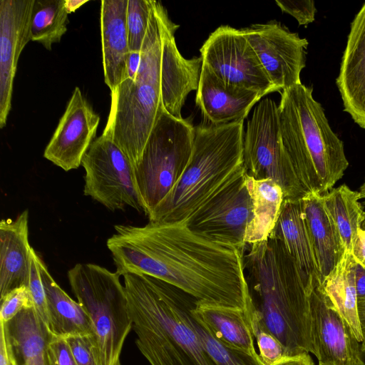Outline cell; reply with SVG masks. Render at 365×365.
Returning a JSON list of instances; mask_svg holds the SVG:
<instances>
[{"mask_svg":"<svg viewBox=\"0 0 365 365\" xmlns=\"http://www.w3.org/2000/svg\"><path fill=\"white\" fill-rule=\"evenodd\" d=\"M114 229L106 245L120 276L150 275L200 302L246 311L252 307L244 250L197 235L185 223L149 221Z\"/></svg>","mask_w":365,"mask_h":365,"instance_id":"6da1fadb","label":"cell"},{"mask_svg":"<svg viewBox=\"0 0 365 365\" xmlns=\"http://www.w3.org/2000/svg\"><path fill=\"white\" fill-rule=\"evenodd\" d=\"M123 278L135 344L150 365H217L195 328V299L145 274Z\"/></svg>","mask_w":365,"mask_h":365,"instance_id":"7a4b0ae2","label":"cell"},{"mask_svg":"<svg viewBox=\"0 0 365 365\" xmlns=\"http://www.w3.org/2000/svg\"><path fill=\"white\" fill-rule=\"evenodd\" d=\"M250 246L244 260L255 293L252 317L281 342L288 356L315 355L309 297L294 259L273 235Z\"/></svg>","mask_w":365,"mask_h":365,"instance_id":"3957f363","label":"cell"},{"mask_svg":"<svg viewBox=\"0 0 365 365\" xmlns=\"http://www.w3.org/2000/svg\"><path fill=\"white\" fill-rule=\"evenodd\" d=\"M278 111L283 149L300 187L306 195H322L349 166L343 141L314 98L312 87L301 83L283 90Z\"/></svg>","mask_w":365,"mask_h":365,"instance_id":"277c9868","label":"cell"},{"mask_svg":"<svg viewBox=\"0 0 365 365\" xmlns=\"http://www.w3.org/2000/svg\"><path fill=\"white\" fill-rule=\"evenodd\" d=\"M244 120L195 127L189 161L149 221L185 223L244 167Z\"/></svg>","mask_w":365,"mask_h":365,"instance_id":"5b68a950","label":"cell"},{"mask_svg":"<svg viewBox=\"0 0 365 365\" xmlns=\"http://www.w3.org/2000/svg\"><path fill=\"white\" fill-rule=\"evenodd\" d=\"M161 49L160 25L153 0L138 71L134 80L127 78L110 91V110L102 133L120 147L133 168L164 110L160 89Z\"/></svg>","mask_w":365,"mask_h":365,"instance_id":"8992f818","label":"cell"},{"mask_svg":"<svg viewBox=\"0 0 365 365\" xmlns=\"http://www.w3.org/2000/svg\"><path fill=\"white\" fill-rule=\"evenodd\" d=\"M120 275L100 265L78 263L68 272L71 288L87 314L98 365H120L125 340L132 329Z\"/></svg>","mask_w":365,"mask_h":365,"instance_id":"52a82bcc","label":"cell"},{"mask_svg":"<svg viewBox=\"0 0 365 365\" xmlns=\"http://www.w3.org/2000/svg\"><path fill=\"white\" fill-rule=\"evenodd\" d=\"M194 137L195 127L188 121L162 111L134 167L140 205L148 217L182 175Z\"/></svg>","mask_w":365,"mask_h":365,"instance_id":"ba28073f","label":"cell"},{"mask_svg":"<svg viewBox=\"0 0 365 365\" xmlns=\"http://www.w3.org/2000/svg\"><path fill=\"white\" fill-rule=\"evenodd\" d=\"M243 164L254 178H269L277 182L284 190V199L300 200L306 196L284 151L278 106L272 98L261 99L247 121Z\"/></svg>","mask_w":365,"mask_h":365,"instance_id":"9c48e42d","label":"cell"},{"mask_svg":"<svg viewBox=\"0 0 365 365\" xmlns=\"http://www.w3.org/2000/svg\"><path fill=\"white\" fill-rule=\"evenodd\" d=\"M83 193L111 211L131 207L142 212L134 168L120 147L103 134L94 140L82 160Z\"/></svg>","mask_w":365,"mask_h":365,"instance_id":"30bf717a","label":"cell"},{"mask_svg":"<svg viewBox=\"0 0 365 365\" xmlns=\"http://www.w3.org/2000/svg\"><path fill=\"white\" fill-rule=\"evenodd\" d=\"M202 65L226 84L264 96L277 91L242 29L220 26L200 49Z\"/></svg>","mask_w":365,"mask_h":365,"instance_id":"8fae6325","label":"cell"},{"mask_svg":"<svg viewBox=\"0 0 365 365\" xmlns=\"http://www.w3.org/2000/svg\"><path fill=\"white\" fill-rule=\"evenodd\" d=\"M247 174L243 167L187 220V226L210 240L244 250L252 210Z\"/></svg>","mask_w":365,"mask_h":365,"instance_id":"7c38bea8","label":"cell"},{"mask_svg":"<svg viewBox=\"0 0 365 365\" xmlns=\"http://www.w3.org/2000/svg\"><path fill=\"white\" fill-rule=\"evenodd\" d=\"M277 91L301 83L309 42L277 21L242 29Z\"/></svg>","mask_w":365,"mask_h":365,"instance_id":"4fadbf2b","label":"cell"},{"mask_svg":"<svg viewBox=\"0 0 365 365\" xmlns=\"http://www.w3.org/2000/svg\"><path fill=\"white\" fill-rule=\"evenodd\" d=\"M315 356L326 365H365L359 341L322 284L308 294Z\"/></svg>","mask_w":365,"mask_h":365,"instance_id":"5bb4252c","label":"cell"},{"mask_svg":"<svg viewBox=\"0 0 365 365\" xmlns=\"http://www.w3.org/2000/svg\"><path fill=\"white\" fill-rule=\"evenodd\" d=\"M161 31L160 89L164 110L174 118H182L181 110L190 91L199 85L202 58H184L178 49L175 33L179 25L173 23L165 8L155 1Z\"/></svg>","mask_w":365,"mask_h":365,"instance_id":"9a60e30c","label":"cell"},{"mask_svg":"<svg viewBox=\"0 0 365 365\" xmlns=\"http://www.w3.org/2000/svg\"><path fill=\"white\" fill-rule=\"evenodd\" d=\"M99 122L100 116L76 87L43 157L65 171L77 169L93 142Z\"/></svg>","mask_w":365,"mask_h":365,"instance_id":"2e32d148","label":"cell"},{"mask_svg":"<svg viewBox=\"0 0 365 365\" xmlns=\"http://www.w3.org/2000/svg\"><path fill=\"white\" fill-rule=\"evenodd\" d=\"M34 0L0 1V128L11 108L18 61L31 41L30 22Z\"/></svg>","mask_w":365,"mask_h":365,"instance_id":"e0dca14e","label":"cell"},{"mask_svg":"<svg viewBox=\"0 0 365 365\" xmlns=\"http://www.w3.org/2000/svg\"><path fill=\"white\" fill-rule=\"evenodd\" d=\"M336 83L344 110L365 129V2L350 24Z\"/></svg>","mask_w":365,"mask_h":365,"instance_id":"ac0fdd59","label":"cell"},{"mask_svg":"<svg viewBox=\"0 0 365 365\" xmlns=\"http://www.w3.org/2000/svg\"><path fill=\"white\" fill-rule=\"evenodd\" d=\"M196 91L195 103L203 123L213 125L244 120L262 98L257 92L225 83L203 65Z\"/></svg>","mask_w":365,"mask_h":365,"instance_id":"d6986e66","label":"cell"},{"mask_svg":"<svg viewBox=\"0 0 365 365\" xmlns=\"http://www.w3.org/2000/svg\"><path fill=\"white\" fill-rule=\"evenodd\" d=\"M101 34L104 81L110 91L128 78L130 52L127 29L128 0H102Z\"/></svg>","mask_w":365,"mask_h":365,"instance_id":"ffe728a7","label":"cell"},{"mask_svg":"<svg viewBox=\"0 0 365 365\" xmlns=\"http://www.w3.org/2000/svg\"><path fill=\"white\" fill-rule=\"evenodd\" d=\"M33 247L29 240V211L0 222V298L29 282Z\"/></svg>","mask_w":365,"mask_h":365,"instance_id":"44dd1931","label":"cell"},{"mask_svg":"<svg viewBox=\"0 0 365 365\" xmlns=\"http://www.w3.org/2000/svg\"><path fill=\"white\" fill-rule=\"evenodd\" d=\"M271 235L279 238L294 259L307 294L322 284L304 216L302 199H284Z\"/></svg>","mask_w":365,"mask_h":365,"instance_id":"7402d4cb","label":"cell"},{"mask_svg":"<svg viewBox=\"0 0 365 365\" xmlns=\"http://www.w3.org/2000/svg\"><path fill=\"white\" fill-rule=\"evenodd\" d=\"M304 216L322 283L345 252L339 232L327 212L323 195L309 193L302 199Z\"/></svg>","mask_w":365,"mask_h":365,"instance_id":"603a6c76","label":"cell"},{"mask_svg":"<svg viewBox=\"0 0 365 365\" xmlns=\"http://www.w3.org/2000/svg\"><path fill=\"white\" fill-rule=\"evenodd\" d=\"M4 325L16 365H50L48 345L53 335L34 307L22 310Z\"/></svg>","mask_w":365,"mask_h":365,"instance_id":"cb8c5ba5","label":"cell"},{"mask_svg":"<svg viewBox=\"0 0 365 365\" xmlns=\"http://www.w3.org/2000/svg\"><path fill=\"white\" fill-rule=\"evenodd\" d=\"M252 309L247 312L240 308L197 301L192 313L215 338L227 346L259 357L251 324Z\"/></svg>","mask_w":365,"mask_h":365,"instance_id":"d4e9b609","label":"cell"},{"mask_svg":"<svg viewBox=\"0 0 365 365\" xmlns=\"http://www.w3.org/2000/svg\"><path fill=\"white\" fill-rule=\"evenodd\" d=\"M39 268L46 293L51 334L64 339L73 336L91 337V324L83 307L57 284L41 257Z\"/></svg>","mask_w":365,"mask_h":365,"instance_id":"484cf974","label":"cell"},{"mask_svg":"<svg viewBox=\"0 0 365 365\" xmlns=\"http://www.w3.org/2000/svg\"><path fill=\"white\" fill-rule=\"evenodd\" d=\"M246 185L252 202V217L247 224L245 245L267 240L277 224L284 200L282 187L269 178L255 179L247 174Z\"/></svg>","mask_w":365,"mask_h":365,"instance_id":"4316f807","label":"cell"},{"mask_svg":"<svg viewBox=\"0 0 365 365\" xmlns=\"http://www.w3.org/2000/svg\"><path fill=\"white\" fill-rule=\"evenodd\" d=\"M356 260L345 250L342 258L322 283L324 292L335 308L351 327L354 334L361 343L362 338L357 312V294L354 268Z\"/></svg>","mask_w":365,"mask_h":365,"instance_id":"83f0119b","label":"cell"},{"mask_svg":"<svg viewBox=\"0 0 365 365\" xmlns=\"http://www.w3.org/2000/svg\"><path fill=\"white\" fill-rule=\"evenodd\" d=\"M359 192L343 185L323 195L324 207L332 220L344 249L352 254L365 212Z\"/></svg>","mask_w":365,"mask_h":365,"instance_id":"f1b7e54d","label":"cell"},{"mask_svg":"<svg viewBox=\"0 0 365 365\" xmlns=\"http://www.w3.org/2000/svg\"><path fill=\"white\" fill-rule=\"evenodd\" d=\"M68 13L65 0H34L30 22L31 41L48 51L67 31Z\"/></svg>","mask_w":365,"mask_h":365,"instance_id":"f546056e","label":"cell"},{"mask_svg":"<svg viewBox=\"0 0 365 365\" xmlns=\"http://www.w3.org/2000/svg\"><path fill=\"white\" fill-rule=\"evenodd\" d=\"M192 316L205 350L217 365H264L259 356H251L223 344L212 334L200 320Z\"/></svg>","mask_w":365,"mask_h":365,"instance_id":"4dcf8cb0","label":"cell"},{"mask_svg":"<svg viewBox=\"0 0 365 365\" xmlns=\"http://www.w3.org/2000/svg\"><path fill=\"white\" fill-rule=\"evenodd\" d=\"M153 8V0H128L127 29L130 51H141Z\"/></svg>","mask_w":365,"mask_h":365,"instance_id":"1f68e13d","label":"cell"},{"mask_svg":"<svg viewBox=\"0 0 365 365\" xmlns=\"http://www.w3.org/2000/svg\"><path fill=\"white\" fill-rule=\"evenodd\" d=\"M251 324L258 346V354L264 365H274L288 356L284 347L274 336L264 329L253 318H251Z\"/></svg>","mask_w":365,"mask_h":365,"instance_id":"d6a6232c","label":"cell"},{"mask_svg":"<svg viewBox=\"0 0 365 365\" xmlns=\"http://www.w3.org/2000/svg\"><path fill=\"white\" fill-rule=\"evenodd\" d=\"M39 259L40 257L33 249L28 287L32 297L34 308L49 330L47 302L44 286L40 273Z\"/></svg>","mask_w":365,"mask_h":365,"instance_id":"836d02e7","label":"cell"},{"mask_svg":"<svg viewBox=\"0 0 365 365\" xmlns=\"http://www.w3.org/2000/svg\"><path fill=\"white\" fill-rule=\"evenodd\" d=\"M1 299L0 319L6 323L22 310L34 307L32 297L27 286L15 288Z\"/></svg>","mask_w":365,"mask_h":365,"instance_id":"e575fe53","label":"cell"},{"mask_svg":"<svg viewBox=\"0 0 365 365\" xmlns=\"http://www.w3.org/2000/svg\"><path fill=\"white\" fill-rule=\"evenodd\" d=\"M280 9L292 16L299 25L307 26L315 20L317 8L312 0H276Z\"/></svg>","mask_w":365,"mask_h":365,"instance_id":"d590c367","label":"cell"},{"mask_svg":"<svg viewBox=\"0 0 365 365\" xmlns=\"http://www.w3.org/2000/svg\"><path fill=\"white\" fill-rule=\"evenodd\" d=\"M76 365H98L89 336H73L66 339Z\"/></svg>","mask_w":365,"mask_h":365,"instance_id":"8d00e7d4","label":"cell"},{"mask_svg":"<svg viewBox=\"0 0 365 365\" xmlns=\"http://www.w3.org/2000/svg\"><path fill=\"white\" fill-rule=\"evenodd\" d=\"M50 365H76L66 339L53 336L48 345Z\"/></svg>","mask_w":365,"mask_h":365,"instance_id":"74e56055","label":"cell"},{"mask_svg":"<svg viewBox=\"0 0 365 365\" xmlns=\"http://www.w3.org/2000/svg\"><path fill=\"white\" fill-rule=\"evenodd\" d=\"M0 365H16L7 348L4 322L1 320H0Z\"/></svg>","mask_w":365,"mask_h":365,"instance_id":"f35d334b","label":"cell"},{"mask_svg":"<svg viewBox=\"0 0 365 365\" xmlns=\"http://www.w3.org/2000/svg\"><path fill=\"white\" fill-rule=\"evenodd\" d=\"M355 285L358 299H365V267L357 261L354 268Z\"/></svg>","mask_w":365,"mask_h":365,"instance_id":"ab89813d","label":"cell"},{"mask_svg":"<svg viewBox=\"0 0 365 365\" xmlns=\"http://www.w3.org/2000/svg\"><path fill=\"white\" fill-rule=\"evenodd\" d=\"M274 365H314L309 353L286 356Z\"/></svg>","mask_w":365,"mask_h":365,"instance_id":"60d3db41","label":"cell"},{"mask_svg":"<svg viewBox=\"0 0 365 365\" xmlns=\"http://www.w3.org/2000/svg\"><path fill=\"white\" fill-rule=\"evenodd\" d=\"M141 60V52L130 51L127 60L128 78L134 80L138 71Z\"/></svg>","mask_w":365,"mask_h":365,"instance_id":"b9f144b4","label":"cell"},{"mask_svg":"<svg viewBox=\"0 0 365 365\" xmlns=\"http://www.w3.org/2000/svg\"><path fill=\"white\" fill-rule=\"evenodd\" d=\"M352 255L365 267V231L361 229L359 232Z\"/></svg>","mask_w":365,"mask_h":365,"instance_id":"7bdbcfd3","label":"cell"},{"mask_svg":"<svg viewBox=\"0 0 365 365\" xmlns=\"http://www.w3.org/2000/svg\"><path fill=\"white\" fill-rule=\"evenodd\" d=\"M358 319L361 334V350L365 352V299L357 300Z\"/></svg>","mask_w":365,"mask_h":365,"instance_id":"ee69618b","label":"cell"},{"mask_svg":"<svg viewBox=\"0 0 365 365\" xmlns=\"http://www.w3.org/2000/svg\"><path fill=\"white\" fill-rule=\"evenodd\" d=\"M86 2H88V1L65 0V6L68 13L70 14L74 12Z\"/></svg>","mask_w":365,"mask_h":365,"instance_id":"f6af8a7d","label":"cell"},{"mask_svg":"<svg viewBox=\"0 0 365 365\" xmlns=\"http://www.w3.org/2000/svg\"><path fill=\"white\" fill-rule=\"evenodd\" d=\"M359 192L360 195V199L365 198V182L361 185Z\"/></svg>","mask_w":365,"mask_h":365,"instance_id":"bcb514c9","label":"cell"},{"mask_svg":"<svg viewBox=\"0 0 365 365\" xmlns=\"http://www.w3.org/2000/svg\"><path fill=\"white\" fill-rule=\"evenodd\" d=\"M361 229L363 230L364 231H365V215H364V220H363L361 226Z\"/></svg>","mask_w":365,"mask_h":365,"instance_id":"7dc6e473","label":"cell"},{"mask_svg":"<svg viewBox=\"0 0 365 365\" xmlns=\"http://www.w3.org/2000/svg\"><path fill=\"white\" fill-rule=\"evenodd\" d=\"M319 365H326V364H322V363H321V362H319Z\"/></svg>","mask_w":365,"mask_h":365,"instance_id":"c3c4849f","label":"cell"}]
</instances>
